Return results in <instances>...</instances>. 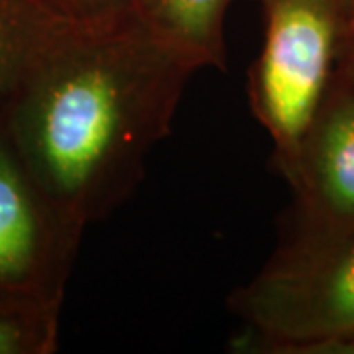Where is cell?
Masks as SVG:
<instances>
[{
    "mask_svg": "<svg viewBox=\"0 0 354 354\" xmlns=\"http://www.w3.org/2000/svg\"><path fill=\"white\" fill-rule=\"evenodd\" d=\"M201 64L130 12L73 24L0 111L41 189L87 228L138 189Z\"/></svg>",
    "mask_w": 354,
    "mask_h": 354,
    "instance_id": "obj_1",
    "label": "cell"
},
{
    "mask_svg": "<svg viewBox=\"0 0 354 354\" xmlns=\"http://www.w3.org/2000/svg\"><path fill=\"white\" fill-rule=\"evenodd\" d=\"M228 307L250 330L241 346L276 353H354V232L295 234Z\"/></svg>",
    "mask_w": 354,
    "mask_h": 354,
    "instance_id": "obj_2",
    "label": "cell"
},
{
    "mask_svg": "<svg viewBox=\"0 0 354 354\" xmlns=\"http://www.w3.org/2000/svg\"><path fill=\"white\" fill-rule=\"evenodd\" d=\"M264 44L248 73L254 118L274 142L281 171L323 104L337 73L344 0H260Z\"/></svg>",
    "mask_w": 354,
    "mask_h": 354,
    "instance_id": "obj_3",
    "label": "cell"
},
{
    "mask_svg": "<svg viewBox=\"0 0 354 354\" xmlns=\"http://www.w3.org/2000/svg\"><path fill=\"white\" fill-rule=\"evenodd\" d=\"M83 230L41 189L0 118V293L64 301Z\"/></svg>",
    "mask_w": 354,
    "mask_h": 354,
    "instance_id": "obj_4",
    "label": "cell"
},
{
    "mask_svg": "<svg viewBox=\"0 0 354 354\" xmlns=\"http://www.w3.org/2000/svg\"><path fill=\"white\" fill-rule=\"evenodd\" d=\"M295 193L304 236L354 232V83L337 75L290 164L281 169Z\"/></svg>",
    "mask_w": 354,
    "mask_h": 354,
    "instance_id": "obj_5",
    "label": "cell"
},
{
    "mask_svg": "<svg viewBox=\"0 0 354 354\" xmlns=\"http://www.w3.org/2000/svg\"><path fill=\"white\" fill-rule=\"evenodd\" d=\"M73 24L51 0H0V111Z\"/></svg>",
    "mask_w": 354,
    "mask_h": 354,
    "instance_id": "obj_6",
    "label": "cell"
},
{
    "mask_svg": "<svg viewBox=\"0 0 354 354\" xmlns=\"http://www.w3.org/2000/svg\"><path fill=\"white\" fill-rule=\"evenodd\" d=\"M232 0H128V12L195 57L201 67H227L225 16Z\"/></svg>",
    "mask_w": 354,
    "mask_h": 354,
    "instance_id": "obj_7",
    "label": "cell"
},
{
    "mask_svg": "<svg viewBox=\"0 0 354 354\" xmlns=\"http://www.w3.org/2000/svg\"><path fill=\"white\" fill-rule=\"evenodd\" d=\"M62 304L0 293V354H51L59 344Z\"/></svg>",
    "mask_w": 354,
    "mask_h": 354,
    "instance_id": "obj_8",
    "label": "cell"
},
{
    "mask_svg": "<svg viewBox=\"0 0 354 354\" xmlns=\"http://www.w3.org/2000/svg\"><path fill=\"white\" fill-rule=\"evenodd\" d=\"M65 16L81 24H104L128 12V0H51Z\"/></svg>",
    "mask_w": 354,
    "mask_h": 354,
    "instance_id": "obj_9",
    "label": "cell"
},
{
    "mask_svg": "<svg viewBox=\"0 0 354 354\" xmlns=\"http://www.w3.org/2000/svg\"><path fill=\"white\" fill-rule=\"evenodd\" d=\"M337 75L354 83V0L348 2L344 12V32H342L341 57L337 65Z\"/></svg>",
    "mask_w": 354,
    "mask_h": 354,
    "instance_id": "obj_10",
    "label": "cell"
},
{
    "mask_svg": "<svg viewBox=\"0 0 354 354\" xmlns=\"http://www.w3.org/2000/svg\"><path fill=\"white\" fill-rule=\"evenodd\" d=\"M344 2H346V6H348V2H351V0H344Z\"/></svg>",
    "mask_w": 354,
    "mask_h": 354,
    "instance_id": "obj_11",
    "label": "cell"
}]
</instances>
